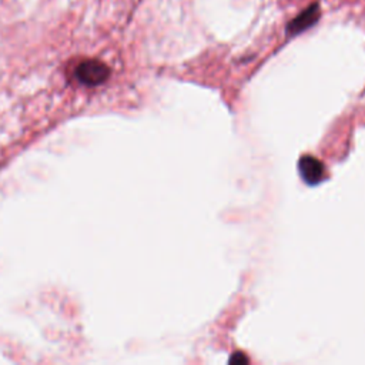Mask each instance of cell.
I'll list each match as a JSON object with an SVG mask.
<instances>
[{"label": "cell", "mask_w": 365, "mask_h": 365, "mask_svg": "<svg viewBox=\"0 0 365 365\" xmlns=\"http://www.w3.org/2000/svg\"><path fill=\"white\" fill-rule=\"evenodd\" d=\"M246 362H249V358L241 352H237L230 358V364H246Z\"/></svg>", "instance_id": "cell-4"}, {"label": "cell", "mask_w": 365, "mask_h": 365, "mask_svg": "<svg viewBox=\"0 0 365 365\" xmlns=\"http://www.w3.org/2000/svg\"><path fill=\"white\" fill-rule=\"evenodd\" d=\"M321 16V11L318 4L310 5L304 12H301L297 18H294L287 25V35L288 36H297L305 31H308L311 26H314Z\"/></svg>", "instance_id": "cell-2"}, {"label": "cell", "mask_w": 365, "mask_h": 365, "mask_svg": "<svg viewBox=\"0 0 365 365\" xmlns=\"http://www.w3.org/2000/svg\"><path fill=\"white\" fill-rule=\"evenodd\" d=\"M110 76V69L99 60H85L76 69V77L86 86H99Z\"/></svg>", "instance_id": "cell-1"}, {"label": "cell", "mask_w": 365, "mask_h": 365, "mask_svg": "<svg viewBox=\"0 0 365 365\" xmlns=\"http://www.w3.org/2000/svg\"><path fill=\"white\" fill-rule=\"evenodd\" d=\"M298 170L301 174V178L310 186L318 185V182L324 178V165L322 163L312 157V156H304L300 158Z\"/></svg>", "instance_id": "cell-3"}]
</instances>
